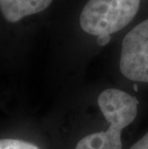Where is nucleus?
<instances>
[{
    "label": "nucleus",
    "instance_id": "obj_7",
    "mask_svg": "<svg viewBox=\"0 0 148 149\" xmlns=\"http://www.w3.org/2000/svg\"><path fill=\"white\" fill-rule=\"evenodd\" d=\"M110 36L109 35H103V36H99L98 38H97V43L99 44V45H106L107 43H108L110 42Z\"/></svg>",
    "mask_w": 148,
    "mask_h": 149
},
{
    "label": "nucleus",
    "instance_id": "obj_5",
    "mask_svg": "<svg viewBox=\"0 0 148 149\" xmlns=\"http://www.w3.org/2000/svg\"><path fill=\"white\" fill-rule=\"evenodd\" d=\"M0 149H40L33 143L19 139H0Z\"/></svg>",
    "mask_w": 148,
    "mask_h": 149
},
{
    "label": "nucleus",
    "instance_id": "obj_3",
    "mask_svg": "<svg viewBox=\"0 0 148 149\" xmlns=\"http://www.w3.org/2000/svg\"><path fill=\"white\" fill-rule=\"evenodd\" d=\"M120 71L129 80L148 83V19L134 27L123 39Z\"/></svg>",
    "mask_w": 148,
    "mask_h": 149
},
{
    "label": "nucleus",
    "instance_id": "obj_2",
    "mask_svg": "<svg viewBox=\"0 0 148 149\" xmlns=\"http://www.w3.org/2000/svg\"><path fill=\"white\" fill-rule=\"evenodd\" d=\"M140 0H90L80 15V25L93 36L111 35L130 23L140 9Z\"/></svg>",
    "mask_w": 148,
    "mask_h": 149
},
{
    "label": "nucleus",
    "instance_id": "obj_4",
    "mask_svg": "<svg viewBox=\"0 0 148 149\" xmlns=\"http://www.w3.org/2000/svg\"><path fill=\"white\" fill-rule=\"evenodd\" d=\"M53 0H0V11L9 22L44 11Z\"/></svg>",
    "mask_w": 148,
    "mask_h": 149
},
{
    "label": "nucleus",
    "instance_id": "obj_1",
    "mask_svg": "<svg viewBox=\"0 0 148 149\" xmlns=\"http://www.w3.org/2000/svg\"><path fill=\"white\" fill-rule=\"evenodd\" d=\"M138 104L136 98L123 91L105 90L98 97V105L110 127L86 136L75 149H121V131L136 118Z\"/></svg>",
    "mask_w": 148,
    "mask_h": 149
},
{
    "label": "nucleus",
    "instance_id": "obj_6",
    "mask_svg": "<svg viewBox=\"0 0 148 149\" xmlns=\"http://www.w3.org/2000/svg\"><path fill=\"white\" fill-rule=\"evenodd\" d=\"M130 149H148V133L137 141Z\"/></svg>",
    "mask_w": 148,
    "mask_h": 149
}]
</instances>
